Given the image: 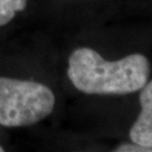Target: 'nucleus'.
Instances as JSON below:
<instances>
[{"label": "nucleus", "mask_w": 152, "mask_h": 152, "mask_svg": "<svg viewBox=\"0 0 152 152\" xmlns=\"http://www.w3.org/2000/svg\"><path fill=\"white\" fill-rule=\"evenodd\" d=\"M150 76L145 55L133 53L117 61H106L90 48H79L69 58L68 77L87 95H126L141 90Z\"/></svg>", "instance_id": "obj_1"}, {"label": "nucleus", "mask_w": 152, "mask_h": 152, "mask_svg": "<svg viewBox=\"0 0 152 152\" xmlns=\"http://www.w3.org/2000/svg\"><path fill=\"white\" fill-rule=\"evenodd\" d=\"M55 96L43 83L0 77V125L23 127L46 118Z\"/></svg>", "instance_id": "obj_2"}, {"label": "nucleus", "mask_w": 152, "mask_h": 152, "mask_svg": "<svg viewBox=\"0 0 152 152\" xmlns=\"http://www.w3.org/2000/svg\"><path fill=\"white\" fill-rule=\"evenodd\" d=\"M141 112L130 130L132 142L152 150V80L140 92Z\"/></svg>", "instance_id": "obj_3"}, {"label": "nucleus", "mask_w": 152, "mask_h": 152, "mask_svg": "<svg viewBox=\"0 0 152 152\" xmlns=\"http://www.w3.org/2000/svg\"><path fill=\"white\" fill-rule=\"evenodd\" d=\"M27 0H0V27L10 22L16 12L26 8Z\"/></svg>", "instance_id": "obj_4"}, {"label": "nucleus", "mask_w": 152, "mask_h": 152, "mask_svg": "<svg viewBox=\"0 0 152 152\" xmlns=\"http://www.w3.org/2000/svg\"><path fill=\"white\" fill-rule=\"evenodd\" d=\"M115 151L117 152H152L151 149L145 148L140 144H136L134 142L132 143H124V144H121L118 147L115 149Z\"/></svg>", "instance_id": "obj_5"}, {"label": "nucleus", "mask_w": 152, "mask_h": 152, "mask_svg": "<svg viewBox=\"0 0 152 152\" xmlns=\"http://www.w3.org/2000/svg\"><path fill=\"white\" fill-rule=\"evenodd\" d=\"M4 151H5V150H4V148L0 145V152H4Z\"/></svg>", "instance_id": "obj_6"}]
</instances>
